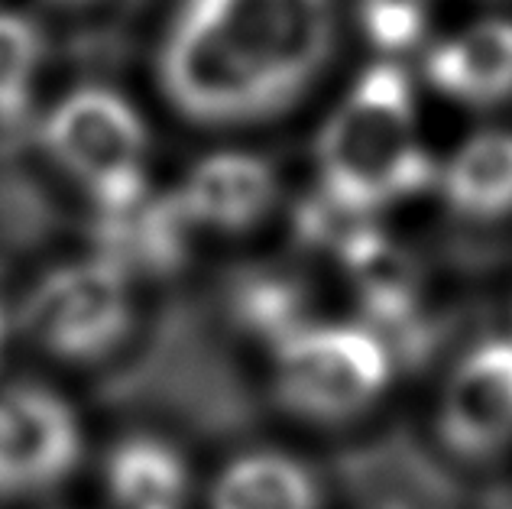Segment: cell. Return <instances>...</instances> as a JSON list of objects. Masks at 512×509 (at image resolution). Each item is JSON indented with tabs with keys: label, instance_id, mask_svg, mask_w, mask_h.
Returning <instances> with one entry per match:
<instances>
[{
	"label": "cell",
	"instance_id": "d6986e66",
	"mask_svg": "<svg viewBox=\"0 0 512 509\" xmlns=\"http://www.w3.org/2000/svg\"><path fill=\"white\" fill-rule=\"evenodd\" d=\"M360 26L367 39L383 52L412 49L425 36V0H360Z\"/></svg>",
	"mask_w": 512,
	"mask_h": 509
},
{
	"label": "cell",
	"instance_id": "6da1fadb",
	"mask_svg": "<svg viewBox=\"0 0 512 509\" xmlns=\"http://www.w3.org/2000/svg\"><path fill=\"white\" fill-rule=\"evenodd\" d=\"M328 43L331 0H185L166 33L159 85L195 124H247L299 98Z\"/></svg>",
	"mask_w": 512,
	"mask_h": 509
},
{
	"label": "cell",
	"instance_id": "9c48e42d",
	"mask_svg": "<svg viewBox=\"0 0 512 509\" xmlns=\"http://www.w3.org/2000/svg\"><path fill=\"white\" fill-rule=\"evenodd\" d=\"M179 198L195 224L247 231L276 202V172L260 156L218 153L192 169Z\"/></svg>",
	"mask_w": 512,
	"mask_h": 509
},
{
	"label": "cell",
	"instance_id": "4fadbf2b",
	"mask_svg": "<svg viewBox=\"0 0 512 509\" xmlns=\"http://www.w3.org/2000/svg\"><path fill=\"white\" fill-rule=\"evenodd\" d=\"M211 509H318V484L292 458L247 454L221 474Z\"/></svg>",
	"mask_w": 512,
	"mask_h": 509
},
{
	"label": "cell",
	"instance_id": "44dd1931",
	"mask_svg": "<svg viewBox=\"0 0 512 509\" xmlns=\"http://www.w3.org/2000/svg\"><path fill=\"white\" fill-rule=\"evenodd\" d=\"M52 4H69V7H75V4H88V0H52Z\"/></svg>",
	"mask_w": 512,
	"mask_h": 509
},
{
	"label": "cell",
	"instance_id": "8992f818",
	"mask_svg": "<svg viewBox=\"0 0 512 509\" xmlns=\"http://www.w3.org/2000/svg\"><path fill=\"white\" fill-rule=\"evenodd\" d=\"M20 325L36 344L65 360L114 354L133 328L127 273L104 257L62 266L23 302Z\"/></svg>",
	"mask_w": 512,
	"mask_h": 509
},
{
	"label": "cell",
	"instance_id": "9a60e30c",
	"mask_svg": "<svg viewBox=\"0 0 512 509\" xmlns=\"http://www.w3.org/2000/svg\"><path fill=\"white\" fill-rule=\"evenodd\" d=\"M341 257L367 299L370 312L386 321H402L415 299V266L402 250L370 227L338 234Z\"/></svg>",
	"mask_w": 512,
	"mask_h": 509
},
{
	"label": "cell",
	"instance_id": "30bf717a",
	"mask_svg": "<svg viewBox=\"0 0 512 509\" xmlns=\"http://www.w3.org/2000/svg\"><path fill=\"white\" fill-rule=\"evenodd\" d=\"M428 82L464 104L512 98V20H483L428 52Z\"/></svg>",
	"mask_w": 512,
	"mask_h": 509
},
{
	"label": "cell",
	"instance_id": "ba28073f",
	"mask_svg": "<svg viewBox=\"0 0 512 509\" xmlns=\"http://www.w3.org/2000/svg\"><path fill=\"white\" fill-rule=\"evenodd\" d=\"M441 438L467 458L512 438V344H483L457 367L441 403Z\"/></svg>",
	"mask_w": 512,
	"mask_h": 509
},
{
	"label": "cell",
	"instance_id": "2e32d148",
	"mask_svg": "<svg viewBox=\"0 0 512 509\" xmlns=\"http://www.w3.org/2000/svg\"><path fill=\"white\" fill-rule=\"evenodd\" d=\"M43 52L46 39L30 17L0 10V124L23 120Z\"/></svg>",
	"mask_w": 512,
	"mask_h": 509
},
{
	"label": "cell",
	"instance_id": "7a4b0ae2",
	"mask_svg": "<svg viewBox=\"0 0 512 509\" xmlns=\"http://www.w3.org/2000/svg\"><path fill=\"white\" fill-rule=\"evenodd\" d=\"M321 198L341 214H363L422 192L435 179L415 137V95L396 65H373L350 88L318 140Z\"/></svg>",
	"mask_w": 512,
	"mask_h": 509
},
{
	"label": "cell",
	"instance_id": "8fae6325",
	"mask_svg": "<svg viewBox=\"0 0 512 509\" xmlns=\"http://www.w3.org/2000/svg\"><path fill=\"white\" fill-rule=\"evenodd\" d=\"M192 227V214L175 192L166 198H146L120 214H98L94 237L101 244V257L124 273H172L185 260Z\"/></svg>",
	"mask_w": 512,
	"mask_h": 509
},
{
	"label": "cell",
	"instance_id": "3957f363",
	"mask_svg": "<svg viewBox=\"0 0 512 509\" xmlns=\"http://www.w3.org/2000/svg\"><path fill=\"white\" fill-rule=\"evenodd\" d=\"M101 396L120 409H137L208 435L247 419V399L231 360L188 302L166 305L153 318L133 354L107 373Z\"/></svg>",
	"mask_w": 512,
	"mask_h": 509
},
{
	"label": "cell",
	"instance_id": "e0dca14e",
	"mask_svg": "<svg viewBox=\"0 0 512 509\" xmlns=\"http://www.w3.org/2000/svg\"><path fill=\"white\" fill-rule=\"evenodd\" d=\"M231 312L244 328L269 334L282 341L289 331L299 328L295 318V292L286 283L269 276H244L231 286Z\"/></svg>",
	"mask_w": 512,
	"mask_h": 509
},
{
	"label": "cell",
	"instance_id": "5bb4252c",
	"mask_svg": "<svg viewBox=\"0 0 512 509\" xmlns=\"http://www.w3.org/2000/svg\"><path fill=\"white\" fill-rule=\"evenodd\" d=\"M444 192L470 218H500L512 211V133L470 137L444 172Z\"/></svg>",
	"mask_w": 512,
	"mask_h": 509
},
{
	"label": "cell",
	"instance_id": "7c38bea8",
	"mask_svg": "<svg viewBox=\"0 0 512 509\" xmlns=\"http://www.w3.org/2000/svg\"><path fill=\"white\" fill-rule=\"evenodd\" d=\"M107 484L117 509H185L188 471L159 438H130L107 461Z\"/></svg>",
	"mask_w": 512,
	"mask_h": 509
},
{
	"label": "cell",
	"instance_id": "ffe728a7",
	"mask_svg": "<svg viewBox=\"0 0 512 509\" xmlns=\"http://www.w3.org/2000/svg\"><path fill=\"white\" fill-rule=\"evenodd\" d=\"M4 331H7V325H4V312H0V351H4Z\"/></svg>",
	"mask_w": 512,
	"mask_h": 509
},
{
	"label": "cell",
	"instance_id": "5b68a950",
	"mask_svg": "<svg viewBox=\"0 0 512 509\" xmlns=\"http://www.w3.org/2000/svg\"><path fill=\"white\" fill-rule=\"evenodd\" d=\"M386 380L389 354L370 331L299 325L276 341V393L299 415H354L380 396Z\"/></svg>",
	"mask_w": 512,
	"mask_h": 509
},
{
	"label": "cell",
	"instance_id": "52a82bcc",
	"mask_svg": "<svg viewBox=\"0 0 512 509\" xmlns=\"http://www.w3.org/2000/svg\"><path fill=\"white\" fill-rule=\"evenodd\" d=\"M82 454L72 409L36 383L0 390V497H30L62 484Z\"/></svg>",
	"mask_w": 512,
	"mask_h": 509
},
{
	"label": "cell",
	"instance_id": "277c9868",
	"mask_svg": "<svg viewBox=\"0 0 512 509\" xmlns=\"http://www.w3.org/2000/svg\"><path fill=\"white\" fill-rule=\"evenodd\" d=\"M49 156L88 189L98 214L130 211L146 192V124L120 91L82 85L43 120Z\"/></svg>",
	"mask_w": 512,
	"mask_h": 509
},
{
	"label": "cell",
	"instance_id": "ac0fdd59",
	"mask_svg": "<svg viewBox=\"0 0 512 509\" xmlns=\"http://www.w3.org/2000/svg\"><path fill=\"white\" fill-rule=\"evenodd\" d=\"M52 224H56V211H52L49 198L30 179L0 169V244H39Z\"/></svg>",
	"mask_w": 512,
	"mask_h": 509
}]
</instances>
